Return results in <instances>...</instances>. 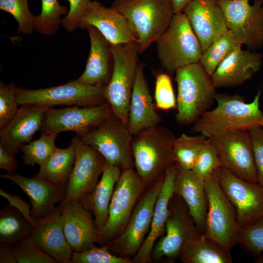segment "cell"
Instances as JSON below:
<instances>
[{
	"mask_svg": "<svg viewBox=\"0 0 263 263\" xmlns=\"http://www.w3.org/2000/svg\"><path fill=\"white\" fill-rule=\"evenodd\" d=\"M155 108L145 77L144 64L139 63L129 111L128 126L133 136L159 125L161 118Z\"/></svg>",
	"mask_w": 263,
	"mask_h": 263,
	"instance_id": "cell-27",
	"label": "cell"
},
{
	"mask_svg": "<svg viewBox=\"0 0 263 263\" xmlns=\"http://www.w3.org/2000/svg\"><path fill=\"white\" fill-rule=\"evenodd\" d=\"M18 166V162L15 155L0 145V169L7 172H13L16 170Z\"/></svg>",
	"mask_w": 263,
	"mask_h": 263,
	"instance_id": "cell-47",
	"label": "cell"
},
{
	"mask_svg": "<svg viewBox=\"0 0 263 263\" xmlns=\"http://www.w3.org/2000/svg\"><path fill=\"white\" fill-rule=\"evenodd\" d=\"M200 233L186 203L174 193L169 203L164 233L153 246L151 261L179 258L188 241Z\"/></svg>",
	"mask_w": 263,
	"mask_h": 263,
	"instance_id": "cell-11",
	"label": "cell"
},
{
	"mask_svg": "<svg viewBox=\"0 0 263 263\" xmlns=\"http://www.w3.org/2000/svg\"><path fill=\"white\" fill-rule=\"evenodd\" d=\"M58 133L41 132L39 138L22 145V162L24 165H41L56 149L55 140Z\"/></svg>",
	"mask_w": 263,
	"mask_h": 263,
	"instance_id": "cell-36",
	"label": "cell"
},
{
	"mask_svg": "<svg viewBox=\"0 0 263 263\" xmlns=\"http://www.w3.org/2000/svg\"><path fill=\"white\" fill-rule=\"evenodd\" d=\"M207 138L201 134L189 135L182 133L176 137L173 144L175 163L184 169L191 170Z\"/></svg>",
	"mask_w": 263,
	"mask_h": 263,
	"instance_id": "cell-34",
	"label": "cell"
},
{
	"mask_svg": "<svg viewBox=\"0 0 263 263\" xmlns=\"http://www.w3.org/2000/svg\"><path fill=\"white\" fill-rule=\"evenodd\" d=\"M75 145L74 139L66 148H56L41 165L35 175L54 185L67 187L75 159Z\"/></svg>",
	"mask_w": 263,
	"mask_h": 263,
	"instance_id": "cell-31",
	"label": "cell"
},
{
	"mask_svg": "<svg viewBox=\"0 0 263 263\" xmlns=\"http://www.w3.org/2000/svg\"><path fill=\"white\" fill-rule=\"evenodd\" d=\"M238 244L253 256H258L263 252V216L242 228Z\"/></svg>",
	"mask_w": 263,
	"mask_h": 263,
	"instance_id": "cell-41",
	"label": "cell"
},
{
	"mask_svg": "<svg viewBox=\"0 0 263 263\" xmlns=\"http://www.w3.org/2000/svg\"><path fill=\"white\" fill-rule=\"evenodd\" d=\"M69 9L68 14L62 19L61 25L68 32L76 30L81 19L87 7L90 0H68Z\"/></svg>",
	"mask_w": 263,
	"mask_h": 263,
	"instance_id": "cell-44",
	"label": "cell"
},
{
	"mask_svg": "<svg viewBox=\"0 0 263 263\" xmlns=\"http://www.w3.org/2000/svg\"><path fill=\"white\" fill-rule=\"evenodd\" d=\"M175 165V193L184 200L199 231L204 233L207 210L205 181L196 176L191 170Z\"/></svg>",
	"mask_w": 263,
	"mask_h": 263,
	"instance_id": "cell-28",
	"label": "cell"
},
{
	"mask_svg": "<svg viewBox=\"0 0 263 263\" xmlns=\"http://www.w3.org/2000/svg\"><path fill=\"white\" fill-rule=\"evenodd\" d=\"M0 9L11 14L18 23L19 34H31L36 16L30 11L28 0H0Z\"/></svg>",
	"mask_w": 263,
	"mask_h": 263,
	"instance_id": "cell-37",
	"label": "cell"
},
{
	"mask_svg": "<svg viewBox=\"0 0 263 263\" xmlns=\"http://www.w3.org/2000/svg\"><path fill=\"white\" fill-rule=\"evenodd\" d=\"M113 115L106 102L88 107H52L44 115L40 131L46 133L71 131L81 136L98 127Z\"/></svg>",
	"mask_w": 263,
	"mask_h": 263,
	"instance_id": "cell-12",
	"label": "cell"
},
{
	"mask_svg": "<svg viewBox=\"0 0 263 263\" xmlns=\"http://www.w3.org/2000/svg\"><path fill=\"white\" fill-rule=\"evenodd\" d=\"M106 86H86L71 80L63 85L38 89L16 88L18 104L93 107L106 102Z\"/></svg>",
	"mask_w": 263,
	"mask_h": 263,
	"instance_id": "cell-8",
	"label": "cell"
},
{
	"mask_svg": "<svg viewBox=\"0 0 263 263\" xmlns=\"http://www.w3.org/2000/svg\"><path fill=\"white\" fill-rule=\"evenodd\" d=\"M154 93L155 105L157 108L169 111L177 107V100L169 74L162 73L156 75Z\"/></svg>",
	"mask_w": 263,
	"mask_h": 263,
	"instance_id": "cell-42",
	"label": "cell"
},
{
	"mask_svg": "<svg viewBox=\"0 0 263 263\" xmlns=\"http://www.w3.org/2000/svg\"><path fill=\"white\" fill-rule=\"evenodd\" d=\"M261 94L259 91L252 101L246 103L238 94L217 93L216 107L201 115L193 124V131L208 138L261 126Z\"/></svg>",
	"mask_w": 263,
	"mask_h": 263,
	"instance_id": "cell-1",
	"label": "cell"
},
{
	"mask_svg": "<svg viewBox=\"0 0 263 263\" xmlns=\"http://www.w3.org/2000/svg\"><path fill=\"white\" fill-rule=\"evenodd\" d=\"M145 185L133 168L122 170L110 204L107 222L101 232L102 242L113 239L123 230Z\"/></svg>",
	"mask_w": 263,
	"mask_h": 263,
	"instance_id": "cell-13",
	"label": "cell"
},
{
	"mask_svg": "<svg viewBox=\"0 0 263 263\" xmlns=\"http://www.w3.org/2000/svg\"><path fill=\"white\" fill-rule=\"evenodd\" d=\"M175 13L183 11L185 6L191 0H171Z\"/></svg>",
	"mask_w": 263,
	"mask_h": 263,
	"instance_id": "cell-49",
	"label": "cell"
},
{
	"mask_svg": "<svg viewBox=\"0 0 263 263\" xmlns=\"http://www.w3.org/2000/svg\"><path fill=\"white\" fill-rule=\"evenodd\" d=\"M179 258L184 263H232L230 251L205 233H200L188 240Z\"/></svg>",
	"mask_w": 263,
	"mask_h": 263,
	"instance_id": "cell-30",
	"label": "cell"
},
{
	"mask_svg": "<svg viewBox=\"0 0 263 263\" xmlns=\"http://www.w3.org/2000/svg\"><path fill=\"white\" fill-rule=\"evenodd\" d=\"M111 45L113 66L105 88V99L113 114L128 124L130 99L139 64L138 44L134 41Z\"/></svg>",
	"mask_w": 263,
	"mask_h": 263,
	"instance_id": "cell-5",
	"label": "cell"
},
{
	"mask_svg": "<svg viewBox=\"0 0 263 263\" xmlns=\"http://www.w3.org/2000/svg\"><path fill=\"white\" fill-rule=\"evenodd\" d=\"M216 173L222 189L236 209L242 228L263 216V186L242 179L222 167Z\"/></svg>",
	"mask_w": 263,
	"mask_h": 263,
	"instance_id": "cell-14",
	"label": "cell"
},
{
	"mask_svg": "<svg viewBox=\"0 0 263 263\" xmlns=\"http://www.w3.org/2000/svg\"><path fill=\"white\" fill-rule=\"evenodd\" d=\"M97 29L111 45L137 41V35L126 18L113 7L97 0H90L79 27Z\"/></svg>",
	"mask_w": 263,
	"mask_h": 263,
	"instance_id": "cell-19",
	"label": "cell"
},
{
	"mask_svg": "<svg viewBox=\"0 0 263 263\" xmlns=\"http://www.w3.org/2000/svg\"><path fill=\"white\" fill-rule=\"evenodd\" d=\"M204 183L207 201L204 233L230 251L238 243L242 230L236 209L222 189L216 170Z\"/></svg>",
	"mask_w": 263,
	"mask_h": 263,
	"instance_id": "cell-7",
	"label": "cell"
},
{
	"mask_svg": "<svg viewBox=\"0 0 263 263\" xmlns=\"http://www.w3.org/2000/svg\"><path fill=\"white\" fill-rule=\"evenodd\" d=\"M73 139L75 145V159L63 202L78 200L92 192L106 163L102 155L92 147L85 144L79 135L76 134Z\"/></svg>",
	"mask_w": 263,
	"mask_h": 263,
	"instance_id": "cell-17",
	"label": "cell"
},
{
	"mask_svg": "<svg viewBox=\"0 0 263 263\" xmlns=\"http://www.w3.org/2000/svg\"><path fill=\"white\" fill-rule=\"evenodd\" d=\"M0 263H16V260L12 250V247L0 245Z\"/></svg>",
	"mask_w": 263,
	"mask_h": 263,
	"instance_id": "cell-48",
	"label": "cell"
},
{
	"mask_svg": "<svg viewBox=\"0 0 263 263\" xmlns=\"http://www.w3.org/2000/svg\"><path fill=\"white\" fill-rule=\"evenodd\" d=\"M229 30L248 50L263 45V0H216Z\"/></svg>",
	"mask_w": 263,
	"mask_h": 263,
	"instance_id": "cell-10",
	"label": "cell"
},
{
	"mask_svg": "<svg viewBox=\"0 0 263 263\" xmlns=\"http://www.w3.org/2000/svg\"><path fill=\"white\" fill-rule=\"evenodd\" d=\"M221 167L217 152L209 138L200 150L191 170L203 180Z\"/></svg>",
	"mask_w": 263,
	"mask_h": 263,
	"instance_id": "cell-40",
	"label": "cell"
},
{
	"mask_svg": "<svg viewBox=\"0 0 263 263\" xmlns=\"http://www.w3.org/2000/svg\"><path fill=\"white\" fill-rule=\"evenodd\" d=\"M261 127L263 128V119L262 123H261Z\"/></svg>",
	"mask_w": 263,
	"mask_h": 263,
	"instance_id": "cell-50",
	"label": "cell"
},
{
	"mask_svg": "<svg viewBox=\"0 0 263 263\" xmlns=\"http://www.w3.org/2000/svg\"><path fill=\"white\" fill-rule=\"evenodd\" d=\"M60 206L36 221L28 237L56 262L69 263L72 250L65 237Z\"/></svg>",
	"mask_w": 263,
	"mask_h": 263,
	"instance_id": "cell-26",
	"label": "cell"
},
{
	"mask_svg": "<svg viewBox=\"0 0 263 263\" xmlns=\"http://www.w3.org/2000/svg\"><path fill=\"white\" fill-rule=\"evenodd\" d=\"M258 183L263 186V128L258 127L249 131Z\"/></svg>",
	"mask_w": 263,
	"mask_h": 263,
	"instance_id": "cell-45",
	"label": "cell"
},
{
	"mask_svg": "<svg viewBox=\"0 0 263 263\" xmlns=\"http://www.w3.org/2000/svg\"><path fill=\"white\" fill-rule=\"evenodd\" d=\"M183 12L204 51L228 29L216 0H191Z\"/></svg>",
	"mask_w": 263,
	"mask_h": 263,
	"instance_id": "cell-21",
	"label": "cell"
},
{
	"mask_svg": "<svg viewBox=\"0 0 263 263\" xmlns=\"http://www.w3.org/2000/svg\"><path fill=\"white\" fill-rule=\"evenodd\" d=\"M175 136L168 128L157 126L133 136L132 152L135 170L145 184L163 177L175 163Z\"/></svg>",
	"mask_w": 263,
	"mask_h": 263,
	"instance_id": "cell-2",
	"label": "cell"
},
{
	"mask_svg": "<svg viewBox=\"0 0 263 263\" xmlns=\"http://www.w3.org/2000/svg\"><path fill=\"white\" fill-rule=\"evenodd\" d=\"M163 178L156 181L140 200L126 225L113 242L109 244V247H115L125 256L133 257L136 254L150 231Z\"/></svg>",
	"mask_w": 263,
	"mask_h": 263,
	"instance_id": "cell-16",
	"label": "cell"
},
{
	"mask_svg": "<svg viewBox=\"0 0 263 263\" xmlns=\"http://www.w3.org/2000/svg\"><path fill=\"white\" fill-rule=\"evenodd\" d=\"M175 163L166 170L155 204L150 231L142 245L133 257L134 263L151 262V254L156 241L164 234L169 215V205L175 193Z\"/></svg>",
	"mask_w": 263,
	"mask_h": 263,
	"instance_id": "cell-24",
	"label": "cell"
},
{
	"mask_svg": "<svg viewBox=\"0 0 263 263\" xmlns=\"http://www.w3.org/2000/svg\"><path fill=\"white\" fill-rule=\"evenodd\" d=\"M90 40V51L82 74L74 81L86 86H106L113 71L111 45L93 26L86 29Z\"/></svg>",
	"mask_w": 263,
	"mask_h": 263,
	"instance_id": "cell-25",
	"label": "cell"
},
{
	"mask_svg": "<svg viewBox=\"0 0 263 263\" xmlns=\"http://www.w3.org/2000/svg\"><path fill=\"white\" fill-rule=\"evenodd\" d=\"M33 226L14 207L6 206L0 211V245L12 247L27 237Z\"/></svg>",
	"mask_w": 263,
	"mask_h": 263,
	"instance_id": "cell-32",
	"label": "cell"
},
{
	"mask_svg": "<svg viewBox=\"0 0 263 263\" xmlns=\"http://www.w3.org/2000/svg\"><path fill=\"white\" fill-rule=\"evenodd\" d=\"M0 177L16 184L26 194L36 221L52 212L56 203H61L65 198L67 187L56 186L35 175L26 177L13 171L0 174Z\"/></svg>",
	"mask_w": 263,
	"mask_h": 263,
	"instance_id": "cell-22",
	"label": "cell"
},
{
	"mask_svg": "<svg viewBox=\"0 0 263 263\" xmlns=\"http://www.w3.org/2000/svg\"><path fill=\"white\" fill-rule=\"evenodd\" d=\"M242 46L234 35L227 30L203 52L199 62L211 76L225 58Z\"/></svg>",
	"mask_w": 263,
	"mask_h": 263,
	"instance_id": "cell-33",
	"label": "cell"
},
{
	"mask_svg": "<svg viewBox=\"0 0 263 263\" xmlns=\"http://www.w3.org/2000/svg\"><path fill=\"white\" fill-rule=\"evenodd\" d=\"M156 42L160 62L170 73L199 62L203 53L201 45L183 11L175 13L167 29Z\"/></svg>",
	"mask_w": 263,
	"mask_h": 263,
	"instance_id": "cell-6",
	"label": "cell"
},
{
	"mask_svg": "<svg viewBox=\"0 0 263 263\" xmlns=\"http://www.w3.org/2000/svg\"><path fill=\"white\" fill-rule=\"evenodd\" d=\"M208 138L215 149L222 167L242 179L258 183L248 131H238Z\"/></svg>",
	"mask_w": 263,
	"mask_h": 263,
	"instance_id": "cell-15",
	"label": "cell"
},
{
	"mask_svg": "<svg viewBox=\"0 0 263 263\" xmlns=\"http://www.w3.org/2000/svg\"><path fill=\"white\" fill-rule=\"evenodd\" d=\"M53 107L38 104L22 105L13 118L0 129V145L15 155L21 147L31 142L40 131L44 115Z\"/></svg>",
	"mask_w": 263,
	"mask_h": 263,
	"instance_id": "cell-20",
	"label": "cell"
},
{
	"mask_svg": "<svg viewBox=\"0 0 263 263\" xmlns=\"http://www.w3.org/2000/svg\"><path fill=\"white\" fill-rule=\"evenodd\" d=\"M177 86L176 121L182 125L194 124L212 104L217 94L211 76L200 62L175 72Z\"/></svg>",
	"mask_w": 263,
	"mask_h": 263,
	"instance_id": "cell-3",
	"label": "cell"
},
{
	"mask_svg": "<svg viewBox=\"0 0 263 263\" xmlns=\"http://www.w3.org/2000/svg\"><path fill=\"white\" fill-rule=\"evenodd\" d=\"M133 136L128 124L115 115L80 136L85 144L95 149L107 162L121 170L134 167L131 147Z\"/></svg>",
	"mask_w": 263,
	"mask_h": 263,
	"instance_id": "cell-9",
	"label": "cell"
},
{
	"mask_svg": "<svg viewBox=\"0 0 263 263\" xmlns=\"http://www.w3.org/2000/svg\"><path fill=\"white\" fill-rule=\"evenodd\" d=\"M111 7L126 18L135 31L139 53L156 41L175 14L171 0H115Z\"/></svg>",
	"mask_w": 263,
	"mask_h": 263,
	"instance_id": "cell-4",
	"label": "cell"
},
{
	"mask_svg": "<svg viewBox=\"0 0 263 263\" xmlns=\"http://www.w3.org/2000/svg\"><path fill=\"white\" fill-rule=\"evenodd\" d=\"M262 63L261 54L238 48L220 64L211 75L214 85L216 89L241 85L259 72Z\"/></svg>",
	"mask_w": 263,
	"mask_h": 263,
	"instance_id": "cell-23",
	"label": "cell"
},
{
	"mask_svg": "<svg viewBox=\"0 0 263 263\" xmlns=\"http://www.w3.org/2000/svg\"><path fill=\"white\" fill-rule=\"evenodd\" d=\"M60 207L64 234L72 251L80 252L102 242L92 213L78 200L63 202Z\"/></svg>",
	"mask_w": 263,
	"mask_h": 263,
	"instance_id": "cell-18",
	"label": "cell"
},
{
	"mask_svg": "<svg viewBox=\"0 0 263 263\" xmlns=\"http://www.w3.org/2000/svg\"><path fill=\"white\" fill-rule=\"evenodd\" d=\"M16 88L14 82H0V129L5 126L13 118L19 110Z\"/></svg>",
	"mask_w": 263,
	"mask_h": 263,
	"instance_id": "cell-43",
	"label": "cell"
},
{
	"mask_svg": "<svg viewBox=\"0 0 263 263\" xmlns=\"http://www.w3.org/2000/svg\"><path fill=\"white\" fill-rule=\"evenodd\" d=\"M121 169L106 161L101 178L91 193L78 201L94 216L100 235L109 216V208L115 185Z\"/></svg>",
	"mask_w": 263,
	"mask_h": 263,
	"instance_id": "cell-29",
	"label": "cell"
},
{
	"mask_svg": "<svg viewBox=\"0 0 263 263\" xmlns=\"http://www.w3.org/2000/svg\"><path fill=\"white\" fill-rule=\"evenodd\" d=\"M18 263H55L56 261L37 246L28 236L12 246Z\"/></svg>",
	"mask_w": 263,
	"mask_h": 263,
	"instance_id": "cell-39",
	"label": "cell"
},
{
	"mask_svg": "<svg viewBox=\"0 0 263 263\" xmlns=\"http://www.w3.org/2000/svg\"><path fill=\"white\" fill-rule=\"evenodd\" d=\"M109 244L101 247L94 245L80 252L72 251L69 263H132L129 258L118 256L109 249Z\"/></svg>",
	"mask_w": 263,
	"mask_h": 263,
	"instance_id": "cell-38",
	"label": "cell"
},
{
	"mask_svg": "<svg viewBox=\"0 0 263 263\" xmlns=\"http://www.w3.org/2000/svg\"><path fill=\"white\" fill-rule=\"evenodd\" d=\"M41 2L40 14L36 16L34 29L46 36L56 33L61 25V16H66L68 8L61 5L57 0H40Z\"/></svg>",
	"mask_w": 263,
	"mask_h": 263,
	"instance_id": "cell-35",
	"label": "cell"
},
{
	"mask_svg": "<svg viewBox=\"0 0 263 263\" xmlns=\"http://www.w3.org/2000/svg\"><path fill=\"white\" fill-rule=\"evenodd\" d=\"M0 195L6 198L9 205L18 209L24 218L34 227L36 221L31 214L32 207L30 204L21 199L18 195H12L0 189Z\"/></svg>",
	"mask_w": 263,
	"mask_h": 263,
	"instance_id": "cell-46",
	"label": "cell"
}]
</instances>
